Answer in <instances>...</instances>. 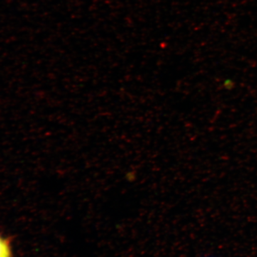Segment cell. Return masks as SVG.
Masks as SVG:
<instances>
[{
	"label": "cell",
	"mask_w": 257,
	"mask_h": 257,
	"mask_svg": "<svg viewBox=\"0 0 257 257\" xmlns=\"http://www.w3.org/2000/svg\"><path fill=\"white\" fill-rule=\"evenodd\" d=\"M12 248L9 240L0 236V257H12Z\"/></svg>",
	"instance_id": "1"
},
{
	"label": "cell",
	"mask_w": 257,
	"mask_h": 257,
	"mask_svg": "<svg viewBox=\"0 0 257 257\" xmlns=\"http://www.w3.org/2000/svg\"><path fill=\"white\" fill-rule=\"evenodd\" d=\"M202 257H216L214 256H202Z\"/></svg>",
	"instance_id": "2"
}]
</instances>
